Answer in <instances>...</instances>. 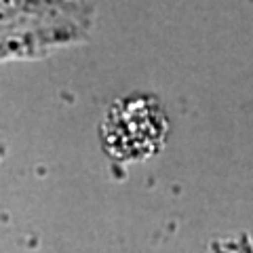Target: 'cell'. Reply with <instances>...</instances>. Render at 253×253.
I'll return each instance as SVG.
<instances>
[{"mask_svg": "<svg viewBox=\"0 0 253 253\" xmlns=\"http://www.w3.org/2000/svg\"><path fill=\"white\" fill-rule=\"evenodd\" d=\"M167 137V116L148 95L116 99L101 121V141L108 154L121 161H139L156 154Z\"/></svg>", "mask_w": 253, "mask_h": 253, "instance_id": "6da1fadb", "label": "cell"}]
</instances>
